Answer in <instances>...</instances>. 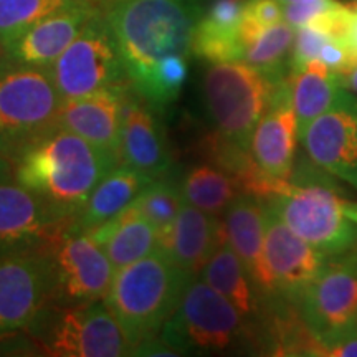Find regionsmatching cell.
<instances>
[{
    "mask_svg": "<svg viewBox=\"0 0 357 357\" xmlns=\"http://www.w3.org/2000/svg\"><path fill=\"white\" fill-rule=\"evenodd\" d=\"M192 53L208 63L243 60L245 48L238 37V29H225L200 17L192 40Z\"/></svg>",
    "mask_w": 357,
    "mask_h": 357,
    "instance_id": "4dcf8cb0",
    "label": "cell"
},
{
    "mask_svg": "<svg viewBox=\"0 0 357 357\" xmlns=\"http://www.w3.org/2000/svg\"><path fill=\"white\" fill-rule=\"evenodd\" d=\"M71 223L24 185L0 184V258L47 248Z\"/></svg>",
    "mask_w": 357,
    "mask_h": 357,
    "instance_id": "7c38bea8",
    "label": "cell"
},
{
    "mask_svg": "<svg viewBox=\"0 0 357 357\" xmlns=\"http://www.w3.org/2000/svg\"><path fill=\"white\" fill-rule=\"evenodd\" d=\"M159 337L181 356L260 351L257 329L223 294L200 278L187 284Z\"/></svg>",
    "mask_w": 357,
    "mask_h": 357,
    "instance_id": "8992f818",
    "label": "cell"
},
{
    "mask_svg": "<svg viewBox=\"0 0 357 357\" xmlns=\"http://www.w3.org/2000/svg\"><path fill=\"white\" fill-rule=\"evenodd\" d=\"M151 182L146 174L119 164L101 178L75 223L84 231L96 229L129 207Z\"/></svg>",
    "mask_w": 357,
    "mask_h": 357,
    "instance_id": "cb8c5ba5",
    "label": "cell"
},
{
    "mask_svg": "<svg viewBox=\"0 0 357 357\" xmlns=\"http://www.w3.org/2000/svg\"><path fill=\"white\" fill-rule=\"evenodd\" d=\"M339 2L336 0H291L283 3V20L294 29L307 25L321 13L331 10Z\"/></svg>",
    "mask_w": 357,
    "mask_h": 357,
    "instance_id": "836d02e7",
    "label": "cell"
},
{
    "mask_svg": "<svg viewBox=\"0 0 357 357\" xmlns=\"http://www.w3.org/2000/svg\"><path fill=\"white\" fill-rule=\"evenodd\" d=\"M225 242L220 217L184 202L169 230L159 236V248L190 280H195L215 250Z\"/></svg>",
    "mask_w": 357,
    "mask_h": 357,
    "instance_id": "ffe728a7",
    "label": "cell"
},
{
    "mask_svg": "<svg viewBox=\"0 0 357 357\" xmlns=\"http://www.w3.org/2000/svg\"><path fill=\"white\" fill-rule=\"evenodd\" d=\"M182 199L211 215L222 217L230 204L242 195L234 177L211 162L190 167L178 182Z\"/></svg>",
    "mask_w": 357,
    "mask_h": 357,
    "instance_id": "484cf974",
    "label": "cell"
},
{
    "mask_svg": "<svg viewBox=\"0 0 357 357\" xmlns=\"http://www.w3.org/2000/svg\"><path fill=\"white\" fill-rule=\"evenodd\" d=\"M245 0H215L205 12V19L225 29H238L243 15Z\"/></svg>",
    "mask_w": 357,
    "mask_h": 357,
    "instance_id": "d590c367",
    "label": "cell"
},
{
    "mask_svg": "<svg viewBox=\"0 0 357 357\" xmlns=\"http://www.w3.org/2000/svg\"><path fill=\"white\" fill-rule=\"evenodd\" d=\"M329 40L331 38L328 35L319 32L314 26H300L296 37H294L291 58H289V68H291V71H300L307 63H311V61L319 60V53Z\"/></svg>",
    "mask_w": 357,
    "mask_h": 357,
    "instance_id": "d6a6232c",
    "label": "cell"
},
{
    "mask_svg": "<svg viewBox=\"0 0 357 357\" xmlns=\"http://www.w3.org/2000/svg\"><path fill=\"white\" fill-rule=\"evenodd\" d=\"M281 3H288V2H291V0H280Z\"/></svg>",
    "mask_w": 357,
    "mask_h": 357,
    "instance_id": "ab89813d",
    "label": "cell"
},
{
    "mask_svg": "<svg viewBox=\"0 0 357 357\" xmlns=\"http://www.w3.org/2000/svg\"><path fill=\"white\" fill-rule=\"evenodd\" d=\"M265 207V268L270 298H284L298 305L305 289L318 276L324 255L289 229L273 207L268 204Z\"/></svg>",
    "mask_w": 357,
    "mask_h": 357,
    "instance_id": "4fadbf2b",
    "label": "cell"
},
{
    "mask_svg": "<svg viewBox=\"0 0 357 357\" xmlns=\"http://www.w3.org/2000/svg\"><path fill=\"white\" fill-rule=\"evenodd\" d=\"M298 139V121L288 77L275 86L270 105L252 134L250 153L268 174L289 181Z\"/></svg>",
    "mask_w": 357,
    "mask_h": 357,
    "instance_id": "2e32d148",
    "label": "cell"
},
{
    "mask_svg": "<svg viewBox=\"0 0 357 357\" xmlns=\"http://www.w3.org/2000/svg\"><path fill=\"white\" fill-rule=\"evenodd\" d=\"M289 86L300 139L307 126L318 116L333 108L346 89L321 60L311 61L300 71H289Z\"/></svg>",
    "mask_w": 357,
    "mask_h": 357,
    "instance_id": "d4e9b609",
    "label": "cell"
},
{
    "mask_svg": "<svg viewBox=\"0 0 357 357\" xmlns=\"http://www.w3.org/2000/svg\"><path fill=\"white\" fill-rule=\"evenodd\" d=\"M305 154L326 172L357 189V98L342 91L333 108L301 136Z\"/></svg>",
    "mask_w": 357,
    "mask_h": 357,
    "instance_id": "9a60e30c",
    "label": "cell"
},
{
    "mask_svg": "<svg viewBox=\"0 0 357 357\" xmlns=\"http://www.w3.org/2000/svg\"><path fill=\"white\" fill-rule=\"evenodd\" d=\"M243 17L268 29L283 20V3L280 0H245Z\"/></svg>",
    "mask_w": 357,
    "mask_h": 357,
    "instance_id": "e575fe53",
    "label": "cell"
},
{
    "mask_svg": "<svg viewBox=\"0 0 357 357\" xmlns=\"http://www.w3.org/2000/svg\"><path fill=\"white\" fill-rule=\"evenodd\" d=\"M77 222V220H75ZM50 268V301L58 306H78L105 301L116 270L100 243L71 223L45 248Z\"/></svg>",
    "mask_w": 357,
    "mask_h": 357,
    "instance_id": "9c48e42d",
    "label": "cell"
},
{
    "mask_svg": "<svg viewBox=\"0 0 357 357\" xmlns=\"http://www.w3.org/2000/svg\"><path fill=\"white\" fill-rule=\"evenodd\" d=\"M190 281L160 248L116 271L105 303L123 328L131 349L159 336Z\"/></svg>",
    "mask_w": 357,
    "mask_h": 357,
    "instance_id": "277c9868",
    "label": "cell"
},
{
    "mask_svg": "<svg viewBox=\"0 0 357 357\" xmlns=\"http://www.w3.org/2000/svg\"><path fill=\"white\" fill-rule=\"evenodd\" d=\"M25 331L45 356L121 357L132 351L105 301L78 306L47 303Z\"/></svg>",
    "mask_w": 357,
    "mask_h": 357,
    "instance_id": "52a82bcc",
    "label": "cell"
},
{
    "mask_svg": "<svg viewBox=\"0 0 357 357\" xmlns=\"http://www.w3.org/2000/svg\"><path fill=\"white\" fill-rule=\"evenodd\" d=\"M227 243L247 268L261 303L270 298V280L265 268V202L252 195H238L222 215Z\"/></svg>",
    "mask_w": 357,
    "mask_h": 357,
    "instance_id": "44dd1931",
    "label": "cell"
},
{
    "mask_svg": "<svg viewBox=\"0 0 357 357\" xmlns=\"http://www.w3.org/2000/svg\"><path fill=\"white\" fill-rule=\"evenodd\" d=\"M187 71V56H167L134 78L131 88L151 108H166L181 95Z\"/></svg>",
    "mask_w": 357,
    "mask_h": 357,
    "instance_id": "83f0119b",
    "label": "cell"
},
{
    "mask_svg": "<svg viewBox=\"0 0 357 357\" xmlns=\"http://www.w3.org/2000/svg\"><path fill=\"white\" fill-rule=\"evenodd\" d=\"M278 83L247 61L212 63L204 75L202 91L217 131L250 149L252 134Z\"/></svg>",
    "mask_w": 357,
    "mask_h": 357,
    "instance_id": "ba28073f",
    "label": "cell"
},
{
    "mask_svg": "<svg viewBox=\"0 0 357 357\" xmlns=\"http://www.w3.org/2000/svg\"><path fill=\"white\" fill-rule=\"evenodd\" d=\"M185 2H197V0H185Z\"/></svg>",
    "mask_w": 357,
    "mask_h": 357,
    "instance_id": "b9f144b4",
    "label": "cell"
},
{
    "mask_svg": "<svg viewBox=\"0 0 357 357\" xmlns=\"http://www.w3.org/2000/svg\"><path fill=\"white\" fill-rule=\"evenodd\" d=\"M48 71L63 100L131 84L108 22L100 12Z\"/></svg>",
    "mask_w": 357,
    "mask_h": 357,
    "instance_id": "30bf717a",
    "label": "cell"
},
{
    "mask_svg": "<svg viewBox=\"0 0 357 357\" xmlns=\"http://www.w3.org/2000/svg\"><path fill=\"white\" fill-rule=\"evenodd\" d=\"M357 19V3L354 6H344V3H337L331 10L321 13L310 24L319 32L328 35L334 42L351 43L352 42V29H354V22Z\"/></svg>",
    "mask_w": 357,
    "mask_h": 357,
    "instance_id": "1f68e13d",
    "label": "cell"
},
{
    "mask_svg": "<svg viewBox=\"0 0 357 357\" xmlns=\"http://www.w3.org/2000/svg\"><path fill=\"white\" fill-rule=\"evenodd\" d=\"M131 205L158 230L160 236L166 234L176 220L178 211L184 205V199L178 184L171 178L162 177L151 182Z\"/></svg>",
    "mask_w": 357,
    "mask_h": 357,
    "instance_id": "f546056e",
    "label": "cell"
},
{
    "mask_svg": "<svg viewBox=\"0 0 357 357\" xmlns=\"http://www.w3.org/2000/svg\"><path fill=\"white\" fill-rule=\"evenodd\" d=\"M202 8L185 0H114L108 22L129 83L167 56L192 53Z\"/></svg>",
    "mask_w": 357,
    "mask_h": 357,
    "instance_id": "7a4b0ae2",
    "label": "cell"
},
{
    "mask_svg": "<svg viewBox=\"0 0 357 357\" xmlns=\"http://www.w3.org/2000/svg\"><path fill=\"white\" fill-rule=\"evenodd\" d=\"M291 187L287 194L268 200L270 207L301 238L324 257L357 248V222L349 215L351 200L342 197L341 187L307 155L294 160Z\"/></svg>",
    "mask_w": 357,
    "mask_h": 357,
    "instance_id": "3957f363",
    "label": "cell"
},
{
    "mask_svg": "<svg viewBox=\"0 0 357 357\" xmlns=\"http://www.w3.org/2000/svg\"><path fill=\"white\" fill-rule=\"evenodd\" d=\"M2 55H3V50H2V47H0V58H2Z\"/></svg>",
    "mask_w": 357,
    "mask_h": 357,
    "instance_id": "60d3db41",
    "label": "cell"
},
{
    "mask_svg": "<svg viewBox=\"0 0 357 357\" xmlns=\"http://www.w3.org/2000/svg\"><path fill=\"white\" fill-rule=\"evenodd\" d=\"M15 182V164L0 151V184Z\"/></svg>",
    "mask_w": 357,
    "mask_h": 357,
    "instance_id": "8d00e7d4",
    "label": "cell"
},
{
    "mask_svg": "<svg viewBox=\"0 0 357 357\" xmlns=\"http://www.w3.org/2000/svg\"><path fill=\"white\" fill-rule=\"evenodd\" d=\"M63 98L48 68L0 58V151L17 164L60 128Z\"/></svg>",
    "mask_w": 357,
    "mask_h": 357,
    "instance_id": "5b68a950",
    "label": "cell"
},
{
    "mask_svg": "<svg viewBox=\"0 0 357 357\" xmlns=\"http://www.w3.org/2000/svg\"><path fill=\"white\" fill-rule=\"evenodd\" d=\"M294 37V26L288 22H278L268 26L255 42L245 48L243 61L261 70L275 82H281L288 78L291 71L288 56L293 52Z\"/></svg>",
    "mask_w": 357,
    "mask_h": 357,
    "instance_id": "4316f807",
    "label": "cell"
},
{
    "mask_svg": "<svg viewBox=\"0 0 357 357\" xmlns=\"http://www.w3.org/2000/svg\"><path fill=\"white\" fill-rule=\"evenodd\" d=\"M352 43L357 47V19L354 22V29H352Z\"/></svg>",
    "mask_w": 357,
    "mask_h": 357,
    "instance_id": "f35d334b",
    "label": "cell"
},
{
    "mask_svg": "<svg viewBox=\"0 0 357 357\" xmlns=\"http://www.w3.org/2000/svg\"><path fill=\"white\" fill-rule=\"evenodd\" d=\"M96 12L91 2H84L52 13L7 45L3 56L13 63L50 68Z\"/></svg>",
    "mask_w": 357,
    "mask_h": 357,
    "instance_id": "d6986e66",
    "label": "cell"
},
{
    "mask_svg": "<svg viewBox=\"0 0 357 357\" xmlns=\"http://www.w3.org/2000/svg\"><path fill=\"white\" fill-rule=\"evenodd\" d=\"M199 278L223 294L238 310L240 314L257 329L258 334V323H260L263 306L261 298L250 278L247 268L243 266L242 260L229 243H222L215 250Z\"/></svg>",
    "mask_w": 357,
    "mask_h": 357,
    "instance_id": "603a6c76",
    "label": "cell"
},
{
    "mask_svg": "<svg viewBox=\"0 0 357 357\" xmlns=\"http://www.w3.org/2000/svg\"><path fill=\"white\" fill-rule=\"evenodd\" d=\"M50 301L47 252L0 258V336L29 328Z\"/></svg>",
    "mask_w": 357,
    "mask_h": 357,
    "instance_id": "5bb4252c",
    "label": "cell"
},
{
    "mask_svg": "<svg viewBox=\"0 0 357 357\" xmlns=\"http://www.w3.org/2000/svg\"><path fill=\"white\" fill-rule=\"evenodd\" d=\"M131 84L98 89L89 95L63 100L60 128L113 155L119 162L124 95Z\"/></svg>",
    "mask_w": 357,
    "mask_h": 357,
    "instance_id": "ac0fdd59",
    "label": "cell"
},
{
    "mask_svg": "<svg viewBox=\"0 0 357 357\" xmlns=\"http://www.w3.org/2000/svg\"><path fill=\"white\" fill-rule=\"evenodd\" d=\"M89 235L105 250L116 271L159 248L158 230L132 205L89 230Z\"/></svg>",
    "mask_w": 357,
    "mask_h": 357,
    "instance_id": "7402d4cb",
    "label": "cell"
},
{
    "mask_svg": "<svg viewBox=\"0 0 357 357\" xmlns=\"http://www.w3.org/2000/svg\"><path fill=\"white\" fill-rule=\"evenodd\" d=\"M298 307L326 356V347L357 326V248L324 257L318 276L305 289Z\"/></svg>",
    "mask_w": 357,
    "mask_h": 357,
    "instance_id": "8fae6325",
    "label": "cell"
},
{
    "mask_svg": "<svg viewBox=\"0 0 357 357\" xmlns=\"http://www.w3.org/2000/svg\"><path fill=\"white\" fill-rule=\"evenodd\" d=\"M91 0H0V47L17 40L45 17Z\"/></svg>",
    "mask_w": 357,
    "mask_h": 357,
    "instance_id": "f1b7e54d",
    "label": "cell"
},
{
    "mask_svg": "<svg viewBox=\"0 0 357 357\" xmlns=\"http://www.w3.org/2000/svg\"><path fill=\"white\" fill-rule=\"evenodd\" d=\"M341 84L346 89H351V91L354 93L356 98H357V65L351 70V73L347 75V77H344V78L341 79Z\"/></svg>",
    "mask_w": 357,
    "mask_h": 357,
    "instance_id": "74e56055",
    "label": "cell"
},
{
    "mask_svg": "<svg viewBox=\"0 0 357 357\" xmlns=\"http://www.w3.org/2000/svg\"><path fill=\"white\" fill-rule=\"evenodd\" d=\"M118 159L78 134L58 129L15 164V182L43 199L61 217L77 220L89 195Z\"/></svg>",
    "mask_w": 357,
    "mask_h": 357,
    "instance_id": "6da1fadb",
    "label": "cell"
},
{
    "mask_svg": "<svg viewBox=\"0 0 357 357\" xmlns=\"http://www.w3.org/2000/svg\"><path fill=\"white\" fill-rule=\"evenodd\" d=\"M356 323H357V321H356Z\"/></svg>",
    "mask_w": 357,
    "mask_h": 357,
    "instance_id": "7bdbcfd3",
    "label": "cell"
},
{
    "mask_svg": "<svg viewBox=\"0 0 357 357\" xmlns=\"http://www.w3.org/2000/svg\"><path fill=\"white\" fill-rule=\"evenodd\" d=\"M129 89L124 95L119 164L146 174L153 181L167 177L171 153L162 124L153 114V108Z\"/></svg>",
    "mask_w": 357,
    "mask_h": 357,
    "instance_id": "e0dca14e",
    "label": "cell"
}]
</instances>
